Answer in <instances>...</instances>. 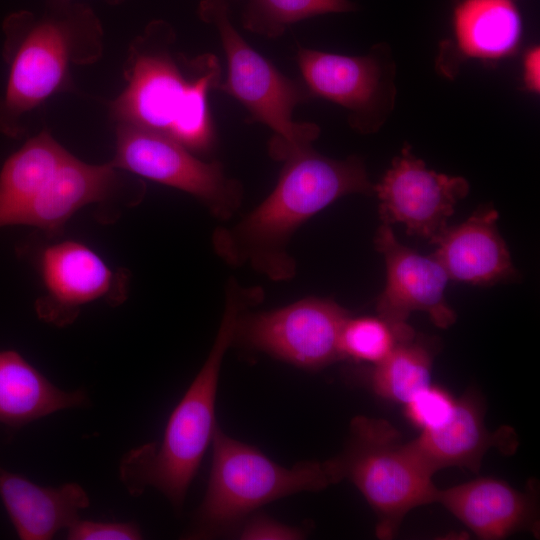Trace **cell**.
<instances>
[{
  "mask_svg": "<svg viewBox=\"0 0 540 540\" xmlns=\"http://www.w3.org/2000/svg\"><path fill=\"white\" fill-rule=\"evenodd\" d=\"M271 193L235 223L217 226L214 253L231 267L248 266L273 282L296 276L290 242L311 217L349 194L374 193L359 157L337 160L313 147L289 155Z\"/></svg>",
  "mask_w": 540,
  "mask_h": 540,
  "instance_id": "cell-1",
  "label": "cell"
},
{
  "mask_svg": "<svg viewBox=\"0 0 540 540\" xmlns=\"http://www.w3.org/2000/svg\"><path fill=\"white\" fill-rule=\"evenodd\" d=\"M173 27L151 21L131 43L124 66L126 87L111 104L116 124L169 137L193 153L216 141L209 94L222 82L218 57H188L176 48Z\"/></svg>",
  "mask_w": 540,
  "mask_h": 540,
  "instance_id": "cell-2",
  "label": "cell"
},
{
  "mask_svg": "<svg viewBox=\"0 0 540 540\" xmlns=\"http://www.w3.org/2000/svg\"><path fill=\"white\" fill-rule=\"evenodd\" d=\"M3 32L8 78L0 97V133L15 138L23 134L29 112L69 88L72 65L100 58L103 30L88 6L56 1L42 13L10 14Z\"/></svg>",
  "mask_w": 540,
  "mask_h": 540,
  "instance_id": "cell-3",
  "label": "cell"
},
{
  "mask_svg": "<svg viewBox=\"0 0 540 540\" xmlns=\"http://www.w3.org/2000/svg\"><path fill=\"white\" fill-rule=\"evenodd\" d=\"M246 302L237 295L224 298L221 322L212 348L198 374L171 413L161 443L131 449L119 465V477L132 496L147 487L161 492L181 510L216 428L215 401L224 356L233 344Z\"/></svg>",
  "mask_w": 540,
  "mask_h": 540,
  "instance_id": "cell-4",
  "label": "cell"
},
{
  "mask_svg": "<svg viewBox=\"0 0 540 540\" xmlns=\"http://www.w3.org/2000/svg\"><path fill=\"white\" fill-rule=\"evenodd\" d=\"M212 442L207 490L187 538L222 534L269 502L302 491H320L340 481L332 458L286 468L218 426Z\"/></svg>",
  "mask_w": 540,
  "mask_h": 540,
  "instance_id": "cell-5",
  "label": "cell"
},
{
  "mask_svg": "<svg viewBox=\"0 0 540 540\" xmlns=\"http://www.w3.org/2000/svg\"><path fill=\"white\" fill-rule=\"evenodd\" d=\"M198 15L215 27L226 58L227 75L218 90L239 101L251 121L272 130L269 155L283 161L311 147L319 126L293 120L295 108L313 98L304 82L285 76L250 46L231 21L228 0H200Z\"/></svg>",
  "mask_w": 540,
  "mask_h": 540,
  "instance_id": "cell-6",
  "label": "cell"
},
{
  "mask_svg": "<svg viewBox=\"0 0 540 540\" xmlns=\"http://www.w3.org/2000/svg\"><path fill=\"white\" fill-rule=\"evenodd\" d=\"M332 459L339 480L352 482L375 512L379 539L394 538L414 508L436 503L433 475L387 420L354 417L346 448Z\"/></svg>",
  "mask_w": 540,
  "mask_h": 540,
  "instance_id": "cell-7",
  "label": "cell"
},
{
  "mask_svg": "<svg viewBox=\"0 0 540 540\" xmlns=\"http://www.w3.org/2000/svg\"><path fill=\"white\" fill-rule=\"evenodd\" d=\"M116 168L184 191L226 223L241 207L244 188L222 163L205 161L164 135L127 124L116 126Z\"/></svg>",
  "mask_w": 540,
  "mask_h": 540,
  "instance_id": "cell-8",
  "label": "cell"
},
{
  "mask_svg": "<svg viewBox=\"0 0 540 540\" xmlns=\"http://www.w3.org/2000/svg\"><path fill=\"white\" fill-rule=\"evenodd\" d=\"M350 312L328 298L306 297L270 311L243 313L233 344L306 370L342 359L340 334Z\"/></svg>",
  "mask_w": 540,
  "mask_h": 540,
  "instance_id": "cell-9",
  "label": "cell"
},
{
  "mask_svg": "<svg viewBox=\"0 0 540 540\" xmlns=\"http://www.w3.org/2000/svg\"><path fill=\"white\" fill-rule=\"evenodd\" d=\"M468 192L465 178L427 169L408 145L374 185L383 223H401L407 233L430 242L447 228L456 204Z\"/></svg>",
  "mask_w": 540,
  "mask_h": 540,
  "instance_id": "cell-10",
  "label": "cell"
},
{
  "mask_svg": "<svg viewBox=\"0 0 540 540\" xmlns=\"http://www.w3.org/2000/svg\"><path fill=\"white\" fill-rule=\"evenodd\" d=\"M376 250L386 265V283L376 301L377 315L395 325L408 324L414 311L428 314L439 328L456 321V313L445 299L450 280L440 262L398 241L391 225L383 223L374 238Z\"/></svg>",
  "mask_w": 540,
  "mask_h": 540,
  "instance_id": "cell-11",
  "label": "cell"
},
{
  "mask_svg": "<svg viewBox=\"0 0 540 540\" xmlns=\"http://www.w3.org/2000/svg\"><path fill=\"white\" fill-rule=\"evenodd\" d=\"M296 59L313 97L346 108L350 124L361 132L377 128L374 113L382 102L385 81L374 55L346 56L298 46Z\"/></svg>",
  "mask_w": 540,
  "mask_h": 540,
  "instance_id": "cell-12",
  "label": "cell"
},
{
  "mask_svg": "<svg viewBox=\"0 0 540 540\" xmlns=\"http://www.w3.org/2000/svg\"><path fill=\"white\" fill-rule=\"evenodd\" d=\"M41 277L47 296L39 300V317L57 326L71 323L80 307L108 297L116 274L91 248L77 241L47 247L40 257Z\"/></svg>",
  "mask_w": 540,
  "mask_h": 540,
  "instance_id": "cell-13",
  "label": "cell"
},
{
  "mask_svg": "<svg viewBox=\"0 0 540 540\" xmlns=\"http://www.w3.org/2000/svg\"><path fill=\"white\" fill-rule=\"evenodd\" d=\"M484 403L480 394L467 391L456 399L450 417L440 426L422 430L409 444L425 468L434 475L447 467H459L478 473L490 448L511 454L517 448L510 427L490 432L484 424Z\"/></svg>",
  "mask_w": 540,
  "mask_h": 540,
  "instance_id": "cell-14",
  "label": "cell"
},
{
  "mask_svg": "<svg viewBox=\"0 0 540 540\" xmlns=\"http://www.w3.org/2000/svg\"><path fill=\"white\" fill-rule=\"evenodd\" d=\"M499 214L481 207L464 222L448 227L430 243L432 254L449 279L474 285H492L518 276L509 250L497 229Z\"/></svg>",
  "mask_w": 540,
  "mask_h": 540,
  "instance_id": "cell-15",
  "label": "cell"
},
{
  "mask_svg": "<svg viewBox=\"0 0 540 540\" xmlns=\"http://www.w3.org/2000/svg\"><path fill=\"white\" fill-rule=\"evenodd\" d=\"M436 503L481 539H503L521 530L535 529L538 522L533 493L491 477L438 489Z\"/></svg>",
  "mask_w": 540,
  "mask_h": 540,
  "instance_id": "cell-16",
  "label": "cell"
},
{
  "mask_svg": "<svg viewBox=\"0 0 540 540\" xmlns=\"http://www.w3.org/2000/svg\"><path fill=\"white\" fill-rule=\"evenodd\" d=\"M119 171L111 162L92 165L68 153L16 224L58 231L80 208L112 195Z\"/></svg>",
  "mask_w": 540,
  "mask_h": 540,
  "instance_id": "cell-17",
  "label": "cell"
},
{
  "mask_svg": "<svg viewBox=\"0 0 540 540\" xmlns=\"http://www.w3.org/2000/svg\"><path fill=\"white\" fill-rule=\"evenodd\" d=\"M0 496L22 540L53 538L80 519L79 511L90 504L86 491L77 483L43 487L1 466Z\"/></svg>",
  "mask_w": 540,
  "mask_h": 540,
  "instance_id": "cell-18",
  "label": "cell"
},
{
  "mask_svg": "<svg viewBox=\"0 0 540 540\" xmlns=\"http://www.w3.org/2000/svg\"><path fill=\"white\" fill-rule=\"evenodd\" d=\"M88 401L82 389L57 388L16 351H0V425L19 428Z\"/></svg>",
  "mask_w": 540,
  "mask_h": 540,
  "instance_id": "cell-19",
  "label": "cell"
},
{
  "mask_svg": "<svg viewBox=\"0 0 540 540\" xmlns=\"http://www.w3.org/2000/svg\"><path fill=\"white\" fill-rule=\"evenodd\" d=\"M453 29L464 56L499 60L516 51L522 18L514 0H463L454 10Z\"/></svg>",
  "mask_w": 540,
  "mask_h": 540,
  "instance_id": "cell-20",
  "label": "cell"
},
{
  "mask_svg": "<svg viewBox=\"0 0 540 540\" xmlns=\"http://www.w3.org/2000/svg\"><path fill=\"white\" fill-rule=\"evenodd\" d=\"M68 153L43 130L6 160L0 172V227L16 224Z\"/></svg>",
  "mask_w": 540,
  "mask_h": 540,
  "instance_id": "cell-21",
  "label": "cell"
},
{
  "mask_svg": "<svg viewBox=\"0 0 540 540\" xmlns=\"http://www.w3.org/2000/svg\"><path fill=\"white\" fill-rule=\"evenodd\" d=\"M434 351L416 336L399 343L369 373L372 390L381 398L405 404L417 392L431 384Z\"/></svg>",
  "mask_w": 540,
  "mask_h": 540,
  "instance_id": "cell-22",
  "label": "cell"
},
{
  "mask_svg": "<svg viewBox=\"0 0 540 540\" xmlns=\"http://www.w3.org/2000/svg\"><path fill=\"white\" fill-rule=\"evenodd\" d=\"M355 9L349 0H247L242 25L252 33L277 38L292 24L307 18Z\"/></svg>",
  "mask_w": 540,
  "mask_h": 540,
  "instance_id": "cell-23",
  "label": "cell"
},
{
  "mask_svg": "<svg viewBox=\"0 0 540 540\" xmlns=\"http://www.w3.org/2000/svg\"><path fill=\"white\" fill-rule=\"evenodd\" d=\"M409 325H395L380 316L349 317L340 334L342 359L375 365L386 358L401 342L413 339Z\"/></svg>",
  "mask_w": 540,
  "mask_h": 540,
  "instance_id": "cell-24",
  "label": "cell"
},
{
  "mask_svg": "<svg viewBox=\"0 0 540 540\" xmlns=\"http://www.w3.org/2000/svg\"><path fill=\"white\" fill-rule=\"evenodd\" d=\"M455 403L456 399L449 392L430 384L404 404L405 415L421 430L433 429L450 417Z\"/></svg>",
  "mask_w": 540,
  "mask_h": 540,
  "instance_id": "cell-25",
  "label": "cell"
},
{
  "mask_svg": "<svg viewBox=\"0 0 540 540\" xmlns=\"http://www.w3.org/2000/svg\"><path fill=\"white\" fill-rule=\"evenodd\" d=\"M70 540H138L139 527L133 522H99L78 519L67 528Z\"/></svg>",
  "mask_w": 540,
  "mask_h": 540,
  "instance_id": "cell-26",
  "label": "cell"
},
{
  "mask_svg": "<svg viewBox=\"0 0 540 540\" xmlns=\"http://www.w3.org/2000/svg\"><path fill=\"white\" fill-rule=\"evenodd\" d=\"M304 535L302 529L264 515L252 516L239 532V538L246 540H293L304 538Z\"/></svg>",
  "mask_w": 540,
  "mask_h": 540,
  "instance_id": "cell-27",
  "label": "cell"
},
{
  "mask_svg": "<svg viewBox=\"0 0 540 540\" xmlns=\"http://www.w3.org/2000/svg\"><path fill=\"white\" fill-rule=\"evenodd\" d=\"M523 80L526 88L534 93L540 91V50L539 46L529 49L523 59Z\"/></svg>",
  "mask_w": 540,
  "mask_h": 540,
  "instance_id": "cell-28",
  "label": "cell"
},
{
  "mask_svg": "<svg viewBox=\"0 0 540 540\" xmlns=\"http://www.w3.org/2000/svg\"><path fill=\"white\" fill-rule=\"evenodd\" d=\"M56 1H62V2H67V1H71V0H56ZM109 3H120L121 1L123 0H107Z\"/></svg>",
  "mask_w": 540,
  "mask_h": 540,
  "instance_id": "cell-29",
  "label": "cell"
}]
</instances>
